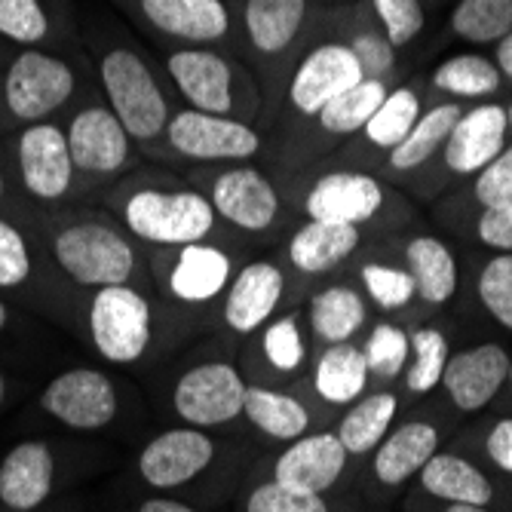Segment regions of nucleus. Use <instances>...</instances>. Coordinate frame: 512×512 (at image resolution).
<instances>
[{
	"label": "nucleus",
	"instance_id": "f257e3e1",
	"mask_svg": "<svg viewBox=\"0 0 512 512\" xmlns=\"http://www.w3.org/2000/svg\"><path fill=\"white\" fill-rule=\"evenodd\" d=\"M50 249L56 267L80 289L96 292L105 286H126L135 273L132 243L105 221H74L59 227Z\"/></svg>",
	"mask_w": 512,
	"mask_h": 512
},
{
	"label": "nucleus",
	"instance_id": "f03ea898",
	"mask_svg": "<svg viewBox=\"0 0 512 512\" xmlns=\"http://www.w3.org/2000/svg\"><path fill=\"white\" fill-rule=\"evenodd\" d=\"M99 74L108 96V108L117 114L129 138L151 142V138H157L169 126V105L163 89L151 74V68L132 50L105 53Z\"/></svg>",
	"mask_w": 512,
	"mask_h": 512
},
{
	"label": "nucleus",
	"instance_id": "7ed1b4c3",
	"mask_svg": "<svg viewBox=\"0 0 512 512\" xmlns=\"http://www.w3.org/2000/svg\"><path fill=\"white\" fill-rule=\"evenodd\" d=\"M89 341L102 359L114 365H132L151 347L154 313L142 292L126 286H105L92 292L89 310Z\"/></svg>",
	"mask_w": 512,
	"mask_h": 512
},
{
	"label": "nucleus",
	"instance_id": "20e7f679",
	"mask_svg": "<svg viewBox=\"0 0 512 512\" xmlns=\"http://www.w3.org/2000/svg\"><path fill=\"white\" fill-rule=\"evenodd\" d=\"M123 221L145 243L191 246L212 230L215 209L194 191H135L123 203Z\"/></svg>",
	"mask_w": 512,
	"mask_h": 512
},
{
	"label": "nucleus",
	"instance_id": "39448f33",
	"mask_svg": "<svg viewBox=\"0 0 512 512\" xmlns=\"http://www.w3.org/2000/svg\"><path fill=\"white\" fill-rule=\"evenodd\" d=\"M37 408L65 430L96 433L117 421L120 393L102 368H65L37 396Z\"/></svg>",
	"mask_w": 512,
	"mask_h": 512
},
{
	"label": "nucleus",
	"instance_id": "423d86ee",
	"mask_svg": "<svg viewBox=\"0 0 512 512\" xmlns=\"http://www.w3.org/2000/svg\"><path fill=\"white\" fill-rule=\"evenodd\" d=\"M74 89H77V77L65 59L43 53L37 46H28L7 68L4 105L25 126L43 123L71 102Z\"/></svg>",
	"mask_w": 512,
	"mask_h": 512
},
{
	"label": "nucleus",
	"instance_id": "0eeeda50",
	"mask_svg": "<svg viewBox=\"0 0 512 512\" xmlns=\"http://www.w3.org/2000/svg\"><path fill=\"white\" fill-rule=\"evenodd\" d=\"M19 181L37 203H59L74 188V160L62 126L43 120L28 123L16 138Z\"/></svg>",
	"mask_w": 512,
	"mask_h": 512
},
{
	"label": "nucleus",
	"instance_id": "6e6552de",
	"mask_svg": "<svg viewBox=\"0 0 512 512\" xmlns=\"http://www.w3.org/2000/svg\"><path fill=\"white\" fill-rule=\"evenodd\" d=\"M172 405L191 427H221L243 414L246 381L230 362H203L181 375Z\"/></svg>",
	"mask_w": 512,
	"mask_h": 512
},
{
	"label": "nucleus",
	"instance_id": "1a4fd4ad",
	"mask_svg": "<svg viewBox=\"0 0 512 512\" xmlns=\"http://www.w3.org/2000/svg\"><path fill=\"white\" fill-rule=\"evenodd\" d=\"M56 485L59 454L50 439H22L0 460V506L7 512H37Z\"/></svg>",
	"mask_w": 512,
	"mask_h": 512
},
{
	"label": "nucleus",
	"instance_id": "9d476101",
	"mask_svg": "<svg viewBox=\"0 0 512 512\" xmlns=\"http://www.w3.org/2000/svg\"><path fill=\"white\" fill-rule=\"evenodd\" d=\"M169 145L191 160H246L261 148V138L246 123L221 114L181 111L166 126Z\"/></svg>",
	"mask_w": 512,
	"mask_h": 512
},
{
	"label": "nucleus",
	"instance_id": "9b49d317",
	"mask_svg": "<svg viewBox=\"0 0 512 512\" xmlns=\"http://www.w3.org/2000/svg\"><path fill=\"white\" fill-rule=\"evenodd\" d=\"M215 460V442L197 430H166L138 451V476L157 491H172L194 482Z\"/></svg>",
	"mask_w": 512,
	"mask_h": 512
},
{
	"label": "nucleus",
	"instance_id": "f8f14e48",
	"mask_svg": "<svg viewBox=\"0 0 512 512\" xmlns=\"http://www.w3.org/2000/svg\"><path fill=\"white\" fill-rule=\"evenodd\" d=\"M74 169L83 175H114L129 163L132 138L108 105L77 111L65 129Z\"/></svg>",
	"mask_w": 512,
	"mask_h": 512
},
{
	"label": "nucleus",
	"instance_id": "ddd939ff",
	"mask_svg": "<svg viewBox=\"0 0 512 512\" xmlns=\"http://www.w3.org/2000/svg\"><path fill=\"white\" fill-rule=\"evenodd\" d=\"M359 80H365V74L350 46L325 43V46H316L301 62L289 86V99L301 114L316 117L335 96H341L344 89L356 86Z\"/></svg>",
	"mask_w": 512,
	"mask_h": 512
},
{
	"label": "nucleus",
	"instance_id": "4468645a",
	"mask_svg": "<svg viewBox=\"0 0 512 512\" xmlns=\"http://www.w3.org/2000/svg\"><path fill=\"white\" fill-rule=\"evenodd\" d=\"M509 353L500 344H479L448 356L442 384L460 411H482L509 378Z\"/></svg>",
	"mask_w": 512,
	"mask_h": 512
},
{
	"label": "nucleus",
	"instance_id": "2eb2a0df",
	"mask_svg": "<svg viewBox=\"0 0 512 512\" xmlns=\"http://www.w3.org/2000/svg\"><path fill=\"white\" fill-rule=\"evenodd\" d=\"M347 467V448L335 433H313L295 439L273 463V482L322 494L329 491Z\"/></svg>",
	"mask_w": 512,
	"mask_h": 512
},
{
	"label": "nucleus",
	"instance_id": "dca6fc26",
	"mask_svg": "<svg viewBox=\"0 0 512 512\" xmlns=\"http://www.w3.org/2000/svg\"><path fill=\"white\" fill-rule=\"evenodd\" d=\"M209 203L215 215L227 218L230 224L243 230H267L279 212V197L273 184L258 169L249 166H237L218 175Z\"/></svg>",
	"mask_w": 512,
	"mask_h": 512
},
{
	"label": "nucleus",
	"instance_id": "f3484780",
	"mask_svg": "<svg viewBox=\"0 0 512 512\" xmlns=\"http://www.w3.org/2000/svg\"><path fill=\"white\" fill-rule=\"evenodd\" d=\"M384 203L381 184L371 175L359 172H332L319 178L307 194L310 221L332 224H362L375 215Z\"/></svg>",
	"mask_w": 512,
	"mask_h": 512
},
{
	"label": "nucleus",
	"instance_id": "a211bd4d",
	"mask_svg": "<svg viewBox=\"0 0 512 512\" xmlns=\"http://www.w3.org/2000/svg\"><path fill=\"white\" fill-rule=\"evenodd\" d=\"M509 129L506 108L500 105H479L467 114H460L457 126L445 142V163L451 172H482L500 151L503 135Z\"/></svg>",
	"mask_w": 512,
	"mask_h": 512
},
{
	"label": "nucleus",
	"instance_id": "6ab92c4d",
	"mask_svg": "<svg viewBox=\"0 0 512 512\" xmlns=\"http://www.w3.org/2000/svg\"><path fill=\"white\" fill-rule=\"evenodd\" d=\"M283 289H286V279L276 264L270 261L246 264L227 289L224 322L240 335H252L270 319L279 298H283Z\"/></svg>",
	"mask_w": 512,
	"mask_h": 512
},
{
	"label": "nucleus",
	"instance_id": "aec40b11",
	"mask_svg": "<svg viewBox=\"0 0 512 512\" xmlns=\"http://www.w3.org/2000/svg\"><path fill=\"white\" fill-rule=\"evenodd\" d=\"M166 68L194 111L227 117V111L234 108L230 68L221 56L209 50H178L166 59Z\"/></svg>",
	"mask_w": 512,
	"mask_h": 512
},
{
	"label": "nucleus",
	"instance_id": "412c9836",
	"mask_svg": "<svg viewBox=\"0 0 512 512\" xmlns=\"http://www.w3.org/2000/svg\"><path fill=\"white\" fill-rule=\"evenodd\" d=\"M142 10L151 25L191 43H212L230 25L221 0H142Z\"/></svg>",
	"mask_w": 512,
	"mask_h": 512
},
{
	"label": "nucleus",
	"instance_id": "4be33fe9",
	"mask_svg": "<svg viewBox=\"0 0 512 512\" xmlns=\"http://www.w3.org/2000/svg\"><path fill=\"white\" fill-rule=\"evenodd\" d=\"M439 451V430L427 421H411L384 436L375 448V476L384 485H402Z\"/></svg>",
	"mask_w": 512,
	"mask_h": 512
},
{
	"label": "nucleus",
	"instance_id": "5701e85b",
	"mask_svg": "<svg viewBox=\"0 0 512 512\" xmlns=\"http://www.w3.org/2000/svg\"><path fill=\"white\" fill-rule=\"evenodd\" d=\"M421 485L427 494L448 500V503L488 506L494 500L491 479L473 460L457 457V454H433L421 467Z\"/></svg>",
	"mask_w": 512,
	"mask_h": 512
},
{
	"label": "nucleus",
	"instance_id": "b1692460",
	"mask_svg": "<svg viewBox=\"0 0 512 512\" xmlns=\"http://www.w3.org/2000/svg\"><path fill=\"white\" fill-rule=\"evenodd\" d=\"M227 283H230V258L221 249L203 243L181 246L178 264L169 276V289L175 298L191 304L212 301L215 295H221Z\"/></svg>",
	"mask_w": 512,
	"mask_h": 512
},
{
	"label": "nucleus",
	"instance_id": "393cba45",
	"mask_svg": "<svg viewBox=\"0 0 512 512\" xmlns=\"http://www.w3.org/2000/svg\"><path fill=\"white\" fill-rule=\"evenodd\" d=\"M359 246L356 224H332V221H310L301 227L289 243V261L301 273H325L350 258Z\"/></svg>",
	"mask_w": 512,
	"mask_h": 512
},
{
	"label": "nucleus",
	"instance_id": "a878e982",
	"mask_svg": "<svg viewBox=\"0 0 512 512\" xmlns=\"http://www.w3.org/2000/svg\"><path fill=\"white\" fill-rule=\"evenodd\" d=\"M408 273L414 279V295L427 304H445L457 292V261L451 249L436 237H417L405 249Z\"/></svg>",
	"mask_w": 512,
	"mask_h": 512
},
{
	"label": "nucleus",
	"instance_id": "bb28decb",
	"mask_svg": "<svg viewBox=\"0 0 512 512\" xmlns=\"http://www.w3.org/2000/svg\"><path fill=\"white\" fill-rule=\"evenodd\" d=\"M368 384V362L359 347L350 341L332 344L316 362L313 387L329 405H350L365 393Z\"/></svg>",
	"mask_w": 512,
	"mask_h": 512
},
{
	"label": "nucleus",
	"instance_id": "cd10ccee",
	"mask_svg": "<svg viewBox=\"0 0 512 512\" xmlns=\"http://www.w3.org/2000/svg\"><path fill=\"white\" fill-rule=\"evenodd\" d=\"M399 411V399L393 393H371L359 396L356 405L344 414V421L338 424L335 436L347 448V454H368L375 451L384 436L393 430Z\"/></svg>",
	"mask_w": 512,
	"mask_h": 512
},
{
	"label": "nucleus",
	"instance_id": "c85d7f7f",
	"mask_svg": "<svg viewBox=\"0 0 512 512\" xmlns=\"http://www.w3.org/2000/svg\"><path fill=\"white\" fill-rule=\"evenodd\" d=\"M243 411L264 436L279 442H295L310 427V411L295 396L267 387H246Z\"/></svg>",
	"mask_w": 512,
	"mask_h": 512
},
{
	"label": "nucleus",
	"instance_id": "c756f323",
	"mask_svg": "<svg viewBox=\"0 0 512 512\" xmlns=\"http://www.w3.org/2000/svg\"><path fill=\"white\" fill-rule=\"evenodd\" d=\"M307 0H249L246 28L261 53H279L292 43L304 22Z\"/></svg>",
	"mask_w": 512,
	"mask_h": 512
},
{
	"label": "nucleus",
	"instance_id": "7c9ffc66",
	"mask_svg": "<svg viewBox=\"0 0 512 512\" xmlns=\"http://www.w3.org/2000/svg\"><path fill=\"white\" fill-rule=\"evenodd\" d=\"M365 322V304L362 298L347 286H332L319 292L310 301V325L313 335L325 344H344L350 341Z\"/></svg>",
	"mask_w": 512,
	"mask_h": 512
},
{
	"label": "nucleus",
	"instance_id": "2f4dec72",
	"mask_svg": "<svg viewBox=\"0 0 512 512\" xmlns=\"http://www.w3.org/2000/svg\"><path fill=\"white\" fill-rule=\"evenodd\" d=\"M460 108L457 105H439L433 111H427L424 117H417L414 129L402 138V142L390 151V163L393 169L399 172H408V169H417L421 163H427L445 142L451 129L457 126L460 120Z\"/></svg>",
	"mask_w": 512,
	"mask_h": 512
},
{
	"label": "nucleus",
	"instance_id": "473e14b6",
	"mask_svg": "<svg viewBox=\"0 0 512 512\" xmlns=\"http://www.w3.org/2000/svg\"><path fill=\"white\" fill-rule=\"evenodd\" d=\"M387 99V86L384 80H359L356 86L344 89L341 96H335L329 105H325L316 117L322 123L325 132L335 135H350L365 129V123L375 117V111L381 108V102Z\"/></svg>",
	"mask_w": 512,
	"mask_h": 512
},
{
	"label": "nucleus",
	"instance_id": "72a5a7b5",
	"mask_svg": "<svg viewBox=\"0 0 512 512\" xmlns=\"http://www.w3.org/2000/svg\"><path fill=\"white\" fill-rule=\"evenodd\" d=\"M451 28L463 40L500 43L512 31V0H460L451 13Z\"/></svg>",
	"mask_w": 512,
	"mask_h": 512
},
{
	"label": "nucleus",
	"instance_id": "f704fd0d",
	"mask_svg": "<svg viewBox=\"0 0 512 512\" xmlns=\"http://www.w3.org/2000/svg\"><path fill=\"white\" fill-rule=\"evenodd\" d=\"M417 111H421V99H417L411 89L399 86V89L387 92V99L381 102V108L375 111V117L365 123L362 132L368 135L371 145L393 151L402 142V138L414 129Z\"/></svg>",
	"mask_w": 512,
	"mask_h": 512
},
{
	"label": "nucleus",
	"instance_id": "c9c22d12",
	"mask_svg": "<svg viewBox=\"0 0 512 512\" xmlns=\"http://www.w3.org/2000/svg\"><path fill=\"white\" fill-rule=\"evenodd\" d=\"M433 83L442 92H451V96L476 99V96H488V92L500 89V71L485 56H454L436 68Z\"/></svg>",
	"mask_w": 512,
	"mask_h": 512
},
{
	"label": "nucleus",
	"instance_id": "e433bc0d",
	"mask_svg": "<svg viewBox=\"0 0 512 512\" xmlns=\"http://www.w3.org/2000/svg\"><path fill=\"white\" fill-rule=\"evenodd\" d=\"M448 338L439 329H417L411 335V359L405 387L411 393H430L442 384L445 365H448Z\"/></svg>",
	"mask_w": 512,
	"mask_h": 512
},
{
	"label": "nucleus",
	"instance_id": "4c0bfd02",
	"mask_svg": "<svg viewBox=\"0 0 512 512\" xmlns=\"http://www.w3.org/2000/svg\"><path fill=\"white\" fill-rule=\"evenodd\" d=\"M0 37L22 43L25 50L50 37L43 0H0Z\"/></svg>",
	"mask_w": 512,
	"mask_h": 512
},
{
	"label": "nucleus",
	"instance_id": "58836bf2",
	"mask_svg": "<svg viewBox=\"0 0 512 512\" xmlns=\"http://www.w3.org/2000/svg\"><path fill=\"white\" fill-rule=\"evenodd\" d=\"M365 362H368V375L378 378H396L405 368V362L411 359V335L402 332L399 325H378L371 332L368 344H365Z\"/></svg>",
	"mask_w": 512,
	"mask_h": 512
},
{
	"label": "nucleus",
	"instance_id": "ea45409f",
	"mask_svg": "<svg viewBox=\"0 0 512 512\" xmlns=\"http://www.w3.org/2000/svg\"><path fill=\"white\" fill-rule=\"evenodd\" d=\"M34 273V255L28 237L0 215V292L22 289Z\"/></svg>",
	"mask_w": 512,
	"mask_h": 512
},
{
	"label": "nucleus",
	"instance_id": "a19ab883",
	"mask_svg": "<svg viewBox=\"0 0 512 512\" xmlns=\"http://www.w3.org/2000/svg\"><path fill=\"white\" fill-rule=\"evenodd\" d=\"M479 298L503 329L512 332V252H500L482 267Z\"/></svg>",
	"mask_w": 512,
	"mask_h": 512
},
{
	"label": "nucleus",
	"instance_id": "79ce46f5",
	"mask_svg": "<svg viewBox=\"0 0 512 512\" xmlns=\"http://www.w3.org/2000/svg\"><path fill=\"white\" fill-rule=\"evenodd\" d=\"M362 283L381 310H402L414 298V279L408 270L387 267V264H365Z\"/></svg>",
	"mask_w": 512,
	"mask_h": 512
},
{
	"label": "nucleus",
	"instance_id": "37998d69",
	"mask_svg": "<svg viewBox=\"0 0 512 512\" xmlns=\"http://www.w3.org/2000/svg\"><path fill=\"white\" fill-rule=\"evenodd\" d=\"M246 512H329V506H325L322 494H307L270 479L249 494Z\"/></svg>",
	"mask_w": 512,
	"mask_h": 512
},
{
	"label": "nucleus",
	"instance_id": "c03bdc74",
	"mask_svg": "<svg viewBox=\"0 0 512 512\" xmlns=\"http://www.w3.org/2000/svg\"><path fill=\"white\" fill-rule=\"evenodd\" d=\"M378 19L384 25V37L390 40V46H405L411 43L417 34L424 31V7L421 0H375Z\"/></svg>",
	"mask_w": 512,
	"mask_h": 512
},
{
	"label": "nucleus",
	"instance_id": "a18cd8bd",
	"mask_svg": "<svg viewBox=\"0 0 512 512\" xmlns=\"http://www.w3.org/2000/svg\"><path fill=\"white\" fill-rule=\"evenodd\" d=\"M264 353L276 371H295L304 362V341L298 332V322L292 316H283L267 325Z\"/></svg>",
	"mask_w": 512,
	"mask_h": 512
},
{
	"label": "nucleus",
	"instance_id": "49530a36",
	"mask_svg": "<svg viewBox=\"0 0 512 512\" xmlns=\"http://www.w3.org/2000/svg\"><path fill=\"white\" fill-rule=\"evenodd\" d=\"M476 200L488 209L512 200V145L503 148L476 178Z\"/></svg>",
	"mask_w": 512,
	"mask_h": 512
},
{
	"label": "nucleus",
	"instance_id": "de8ad7c7",
	"mask_svg": "<svg viewBox=\"0 0 512 512\" xmlns=\"http://www.w3.org/2000/svg\"><path fill=\"white\" fill-rule=\"evenodd\" d=\"M350 50L356 53L359 65H362V74L371 77V80H381L390 68H393V46L387 37H378V34H359L353 40Z\"/></svg>",
	"mask_w": 512,
	"mask_h": 512
},
{
	"label": "nucleus",
	"instance_id": "09e8293b",
	"mask_svg": "<svg viewBox=\"0 0 512 512\" xmlns=\"http://www.w3.org/2000/svg\"><path fill=\"white\" fill-rule=\"evenodd\" d=\"M479 240L497 252H512V200L488 206L479 218Z\"/></svg>",
	"mask_w": 512,
	"mask_h": 512
},
{
	"label": "nucleus",
	"instance_id": "8fccbe9b",
	"mask_svg": "<svg viewBox=\"0 0 512 512\" xmlns=\"http://www.w3.org/2000/svg\"><path fill=\"white\" fill-rule=\"evenodd\" d=\"M485 451L503 473H512V417H503V421L491 427L485 439Z\"/></svg>",
	"mask_w": 512,
	"mask_h": 512
},
{
	"label": "nucleus",
	"instance_id": "3c124183",
	"mask_svg": "<svg viewBox=\"0 0 512 512\" xmlns=\"http://www.w3.org/2000/svg\"><path fill=\"white\" fill-rule=\"evenodd\" d=\"M138 512H197V509L181 500H172V497H148L142 506H138Z\"/></svg>",
	"mask_w": 512,
	"mask_h": 512
},
{
	"label": "nucleus",
	"instance_id": "603ef678",
	"mask_svg": "<svg viewBox=\"0 0 512 512\" xmlns=\"http://www.w3.org/2000/svg\"><path fill=\"white\" fill-rule=\"evenodd\" d=\"M494 65H497L500 74H506L512 80V31L497 43V62Z\"/></svg>",
	"mask_w": 512,
	"mask_h": 512
},
{
	"label": "nucleus",
	"instance_id": "864d4df0",
	"mask_svg": "<svg viewBox=\"0 0 512 512\" xmlns=\"http://www.w3.org/2000/svg\"><path fill=\"white\" fill-rule=\"evenodd\" d=\"M445 512H491L488 506H470V503H451Z\"/></svg>",
	"mask_w": 512,
	"mask_h": 512
},
{
	"label": "nucleus",
	"instance_id": "5fc2aeb1",
	"mask_svg": "<svg viewBox=\"0 0 512 512\" xmlns=\"http://www.w3.org/2000/svg\"><path fill=\"white\" fill-rule=\"evenodd\" d=\"M7 393H10V381H7V375H4V368H0V408L7 405Z\"/></svg>",
	"mask_w": 512,
	"mask_h": 512
},
{
	"label": "nucleus",
	"instance_id": "6e6d98bb",
	"mask_svg": "<svg viewBox=\"0 0 512 512\" xmlns=\"http://www.w3.org/2000/svg\"><path fill=\"white\" fill-rule=\"evenodd\" d=\"M7 325H10V304L0 298V332H4Z\"/></svg>",
	"mask_w": 512,
	"mask_h": 512
},
{
	"label": "nucleus",
	"instance_id": "4d7b16f0",
	"mask_svg": "<svg viewBox=\"0 0 512 512\" xmlns=\"http://www.w3.org/2000/svg\"><path fill=\"white\" fill-rule=\"evenodd\" d=\"M7 197V178H4V169H0V203Z\"/></svg>",
	"mask_w": 512,
	"mask_h": 512
},
{
	"label": "nucleus",
	"instance_id": "13d9d810",
	"mask_svg": "<svg viewBox=\"0 0 512 512\" xmlns=\"http://www.w3.org/2000/svg\"><path fill=\"white\" fill-rule=\"evenodd\" d=\"M509 384H512V359H509V378H506Z\"/></svg>",
	"mask_w": 512,
	"mask_h": 512
},
{
	"label": "nucleus",
	"instance_id": "bf43d9fd",
	"mask_svg": "<svg viewBox=\"0 0 512 512\" xmlns=\"http://www.w3.org/2000/svg\"><path fill=\"white\" fill-rule=\"evenodd\" d=\"M506 120H509V126H512V108L506 111Z\"/></svg>",
	"mask_w": 512,
	"mask_h": 512
}]
</instances>
